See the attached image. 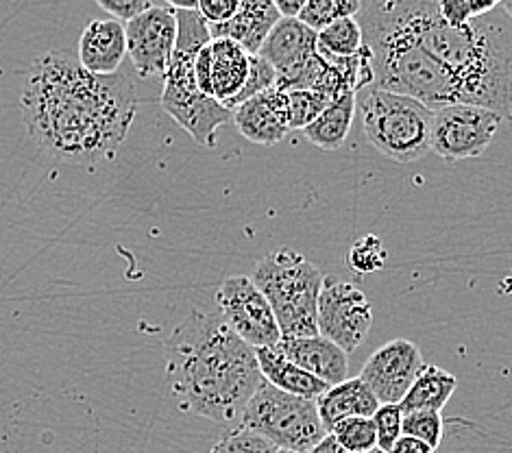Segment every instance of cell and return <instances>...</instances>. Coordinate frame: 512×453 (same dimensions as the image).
<instances>
[{
    "label": "cell",
    "mask_w": 512,
    "mask_h": 453,
    "mask_svg": "<svg viewBox=\"0 0 512 453\" xmlns=\"http://www.w3.org/2000/svg\"><path fill=\"white\" fill-rule=\"evenodd\" d=\"M29 138L59 162L114 159L138 112L133 81L116 72L90 75L64 51L42 55L24 79L20 99Z\"/></svg>",
    "instance_id": "obj_1"
},
{
    "label": "cell",
    "mask_w": 512,
    "mask_h": 453,
    "mask_svg": "<svg viewBox=\"0 0 512 453\" xmlns=\"http://www.w3.org/2000/svg\"><path fill=\"white\" fill-rule=\"evenodd\" d=\"M377 11L438 64L456 75L469 105L491 109L502 120L512 107L510 3L499 0L491 14L451 27L436 0H384Z\"/></svg>",
    "instance_id": "obj_2"
},
{
    "label": "cell",
    "mask_w": 512,
    "mask_h": 453,
    "mask_svg": "<svg viewBox=\"0 0 512 453\" xmlns=\"http://www.w3.org/2000/svg\"><path fill=\"white\" fill-rule=\"evenodd\" d=\"M166 382L177 408L203 419H240L262 375L255 349L218 312L192 310L166 340Z\"/></svg>",
    "instance_id": "obj_3"
},
{
    "label": "cell",
    "mask_w": 512,
    "mask_h": 453,
    "mask_svg": "<svg viewBox=\"0 0 512 453\" xmlns=\"http://www.w3.org/2000/svg\"><path fill=\"white\" fill-rule=\"evenodd\" d=\"M251 281L273 310L282 338L316 336V308L325 275L306 255L279 249L262 257Z\"/></svg>",
    "instance_id": "obj_4"
},
{
    "label": "cell",
    "mask_w": 512,
    "mask_h": 453,
    "mask_svg": "<svg viewBox=\"0 0 512 453\" xmlns=\"http://www.w3.org/2000/svg\"><path fill=\"white\" fill-rule=\"evenodd\" d=\"M434 112L408 96L375 90L362 101V127L367 140L397 164L419 162L430 153Z\"/></svg>",
    "instance_id": "obj_5"
},
{
    "label": "cell",
    "mask_w": 512,
    "mask_h": 453,
    "mask_svg": "<svg viewBox=\"0 0 512 453\" xmlns=\"http://www.w3.org/2000/svg\"><path fill=\"white\" fill-rule=\"evenodd\" d=\"M240 423L271 440L277 449L295 453H306L327 436L316 401L286 395L264 379L242 410Z\"/></svg>",
    "instance_id": "obj_6"
},
{
    "label": "cell",
    "mask_w": 512,
    "mask_h": 453,
    "mask_svg": "<svg viewBox=\"0 0 512 453\" xmlns=\"http://www.w3.org/2000/svg\"><path fill=\"white\" fill-rule=\"evenodd\" d=\"M199 53L173 51L164 75L162 109L177 125L190 133V138L205 149L216 146V131L231 122V112L221 103L197 90L194 81V59Z\"/></svg>",
    "instance_id": "obj_7"
},
{
    "label": "cell",
    "mask_w": 512,
    "mask_h": 453,
    "mask_svg": "<svg viewBox=\"0 0 512 453\" xmlns=\"http://www.w3.org/2000/svg\"><path fill=\"white\" fill-rule=\"evenodd\" d=\"M499 118L478 105H449L436 109L430 129V151L445 162L480 157L489 149L499 129Z\"/></svg>",
    "instance_id": "obj_8"
},
{
    "label": "cell",
    "mask_w": 512,
    "mask_h": 453,
    "mask_svg": "<svg viewBox=\"0 0 512 453\" xmlns=\"http://www.w3.org/2000/svg\"><path fill=\"white\" fill-rule=\"evenodd\" d=\"M214 301L218 316L251 349L275 347L282 340L271 305H268L262 292L255 288L251 277H227L218 286Z\"/></svg>",
    "instance_id": "obj_9"
},
{
    "label": "cell",
    "mask_w": 512,
    "mask_h": 453,
    "mask_svg": "<svg viewBox=\"0 0 512 453\" xmlns=\"http://www.w3.org/2000/svg\"><path fill=\"white\" fill-rule=\"evenodd\" d=\"M373 323V305L360 288L325 279L316 308V332L345 353L356 351Z\"/></svg>",
    "instance_id": "obj_10"
},
{
    "label": "cell",
    "mask_w": 512,
    "mask_h": 453,
    "mask_svg": "<svg viewBox=\"0 0 512 453\" xmlns=\"http://www.w3.org/2000/svg\"><path fill=\"white\" fill-rule=\"evenodd\" d=\"M127 55L140 77H164L175 48V11L153 3L149 11L125 24Z\"/></svg>",
    "instance_id": "obj_11"
},
{
    "label": "cell",
    "mask_w": 512,
    "mask_h": 453,
    "mask_svg": "<svg viewBox=\"0 0 512 453\" xmlns=\"http://www.w3.org/2000/svg\"><path fill=\"white\" fill-rule=\"evenodd\" d=\"M423 364L421 349L410 340L397 338L369 355V360L362 366L360 382L371 390L380 406L399 403Z\"/></svg>",
    "instance_id": "obj_12"
},
{
    "label": "cell",
    "mask_w": 512,
    "mask_h": 453,
    "mask_svg": "<svg viewBox=\"0 0 512 453\" xmlns=\"http://www.w3.org/2000/svg\"><path fill=\"white\" fill-rule=\"evenodd\" d=\"M231 122L253 144L273 146L290 133L286 92L273 88L231 109Z\"/></svg>",
    "instance_id": "obj_13"
},
{
    "label": "cell",
    "mask_w": 512,
    "mask_h": 453,
    "mask_svg": "<svg viewBox=\"0 0 512 453\" xmlns=\"http://www.w3.org/2000/svg\"><path fill=\"white\" fill-rule=\"evenodd\" d=\"M275 349L286 360L299 366L301 371L321 379L329 388L345 382L349 375L347 353L319 334L306 338H282L275 345Z\"/></svg>",
    "instance_id": "obj_14"
},
{
    "label": "cell",
    "mask_w": 512,
    "mask_h": 453,
    "mask_svg": "<svg viewBox=\"0 0 512 453\" xmlns=\"http://www.w3.org/2000/svg\"><path fill=\"white\" fill-rule=\"evenodd\" d=\"M127 57L125 24L114 18L92 20L83 29L79 40L77 61L83 70L96 77L116 75Z\"/></svg>",
    "instance_id": "obj_15"
},
{
    "label": "cell",
    "mask_w": 512,
    "mask_h": 453,
    "mask_svg": "<svg viewBox=\"0 0 512 453\" xmlns=\"http://www.w3.org/2000/svg\"><path fill=\"white\" fill-rule=\"evenodd\" d=\"M279 22L273 0H238L236 14L223 24H212V40L236 42L247 55H258L266 35Z\"/></svg>",
    "instance_id": "obj_16"
},
{
    "label": "cell",
    "mask_w": 512,
    "mask_h": 453,
    "mask_svg": "<svg viewBox=\"0 0 512 453\" xmlns=\"http://www.w3.org/2000/svg\"><path fill=\"white\" fill-rule=\"evenodd\" d=\"M316 53V33L297 18H279L273 31L266 35L258 55L273 66L277 75L297 68Z\"/></svg>",
    "instance_id": "obj_17"
},
{
    "label": "cell",
    "mask_w": 512,
    "mask_h": 453,
    "mask_svg": "<svg viewBox=\"0 0 512 453\" xmlns=\"http://www.w3.org/2000/svg\"><path fill=\"white\" fill-rule=\"evenodd\" d=\"M380 408V403L373 397L371 390L360 382V377L345 379L332 388H327L325 393L316 399V412L325 434L340 421L351 419V416H371Z\"/></svg>",
    "instance_id": "obj_18"
},
{
    "label": "cell",
    "mask_w": 512,
    "mask_h": 453,
    "mask_svg": "<svg viewBox=\"0 0 512 453\" xmlns=\"http://www.w3.org/2000/svg\"><path fill=\"white\" fill-rule=\"evenodd\" d=\"M212 68V99L231 109L236 96L245 85L249 72V55L231 40H212L210 44Z\"/></svg>",
    "instance_id": "obj_19"
},
{
    "label": "cell",
    "mask_w": 512,
    "mask_h": 453,
    "mask_svg": "<svg viewBox=\"0 0 512 453\" xmlns=\"http://www.w3.org/2000/svg\"><path fill=\"white\" fill-rule=\"evenodd\" d=\"M255 360H258L260 375L264 382H268L277 390H282L286 395L316 401L329 388L321 379L308 375L306 371H301L299 366L286 360L275 347L255 349Z\"/></svg>",
    "instance_id": "obj_20"
},
{
    "label": "cell",
    "mask_w": 512,
    "mask_h": 453,
    "mask_svg": "<svg viewBox=\"0 0 512 453\" xmlns=\"http://www.w3.org/2000/svg\"><path fill=\"white\" fill-rule=\"evenodd\" d=\"M434 453H512L510 440L471 419H445L443 440Z\"/></svg>",
    "instance_id": "obj_21"
},
{
    "label": "cell",
    "mask_w": 512,
    "mask_h": 453,
    "mask_svg": "<svg viewBox=\"0 0 512 453\" xmlns=\"http://www.w3.org/2000/svg\"><path fill=\"white\" fill-rule=\"evenodd\" d=\"M458 379L449 371H443L436 364H423L419 375L414 377L412 386L397 406L401 412H417V410H434L441 412L451 395L456 393Z\"/></svg>",
    "instance_id": "obj_22"
},
{
    "label": "cell",
    "mask_w": 512,
    "mask_h": 453,
    "mask_svg": "<svg viewBox=\"0 0 512 453\" xmlns=\"http://www.w3.org/2000/svg\"><path fill=\"white\" fill-rule=\"evenodd\" d=\"M353 114H356V94H345L329 103L306 129H301L303 138L323 151H338L345 144Z\"/></svg>",
    "instance_id": "obj_23"
},
{
    "label": "cell",
    "mask_w": 512,
    "mask_h": 453,
    "mask_svg": "<svg viewBox=\"0 0 512 453\" xmlns=\"http://www.w3.org/2000/svg\"><path fill=\"white\" fill-rule=\"evenodd\" d=\"M364 46L362 29L356 18H343L316 33V51L332 57H351Z\"/></svg>",
    "instance_id": "obj_24"
},
{
    "label": "cell",
    "mask_w": 512,
    "mask_h": 453,
    "mask_svg": "<svg viewBox=\"0 0 512 453\" xmlns=\"http://www.w3.org/2000/svg\"><path fill=\"white\" fill-rule=\"evenodd\" d=\"M327 434L336 440L345 453H364L377 447L375 427L367 416H351V419L336 423Z\"/></svg>",
    "instance_id": "obj_25"
},
{
    "label": "cell",
    "mask_w": 512,
    "mask_h": 453,
    "mask_svg": "<svg viewBox=\"0 0 512 453\" xmlns=\"http://www.w3.org/2000/svg\"><path fill=\"white\" fill-rule=\"evenodd\" d=\"M386 260L388 251L384 247V242L382 238H377L373 234L356 240V244H351V249L347 253V266L358 275H373L377 271H382Z\"/></svg>",
    "instance_id": "obj_26"
},
{
    "label": "cell",
    "mask_w": 512,
    "mask_h": 453,
    "mask_svg": "<svg viewBox=\"0 0 512 453\" xmlns=\"http://www.w3.org/2000/svg\"><path fill=\"white\" fill-rule=\"evenodd\" d=\"M443 425H445V419L441 416V412H434V410L406 412L404 419H401V434L417 438L421 443L436 449L443 440Z\"/></svg>",
    "instance_id": "obj_27"
},
{
    "label": "cell",
    "mask_w": 512,
    "mask_h": 453,
    "mask_svg": "<svg viewBox=\"0 0 512 453\" xmlns=\"http://www.w3.org/2000/svg\"><path fill=\"white\" fill-rule=\"evenodd\" d=\"M288 114H290V131L306 129L310 122L319 116L323 109L332 103L325 94L316 90H290L286 92Z\"/></svg>",
    "instance_id": "obj_28"
},
{
    "label": "cell",
    "mask_w": 512,
    "mask_h": 453,
    "mask_svg": "<svg viewBox=\"0 0 512 453\" xmlns=\"http://www.w3.org/2000/svg\"><path fill=\"white\" fill-rule=\"evenodd\" d=\"M277 451L279 449L271 443V440L240 425L236 430L227 432L221 440H218L210 453H277Z\"/></svg>",
    "instance_id": "obj_29"
},
{
    "label": "cell",
    "mask_w": 512,
    "mask_h": 453,
    "mask_svg": "<svg viewBox=\"0 0 512 453\" xmlns=\"http://www.w3.org/2000/svg\"><path fill=\"white\" fill-rule=\"evenodd\" d=\"M497 7L499 0H443L438 3V14L451 27H460V24L491 14Z\"/></svg>",
    "instance_id": "obj_30"
},
{
    "label": "cell",
    "mask_w": 512,
    "mask_h": 453,
    "mask_svg": "<svg viewBox=\"0 0 512 453\" xmlns=\"http://www.w3.org/2000/svg\"><path fill=\"white\" fill-rule=\"evenodd\" d=\"M275 81H277V72L273 70V66L268 64V61H264L260 55H249L247 79H245V85H242L240 94L236 96L234 103H231V109L238 107L240 103L253 99V96L271 90ZM231 109H229V112H231Z\"/></svg>",
    "instance_id": "obj_31"
},
{
    "label": "cell",
    "mask_w": 512,
    "mask_h": 453,
    "mask_svg": "<svg viewBox=\"0 0 512 453\" xmlns=\"http://www.w3.org/2000/svg\"><path fill=\"white\" fill-rule=\"evenodd\" d=\"M401 419H404V412L399 410L397 403H386V406L375 410L371 421L375 427L377 449L388 453L390 447L395 445V440L401 436Z\"/></svg>",
    "instance_id": "obj_32"
},
{
    "label": "cell",
    "mask_w": 512,
    "mask_h": 453,
    "mask_svg": "<svg viewBox=\"0 0 512 453\" xmlns=\"http://www.w3.org/2000/svg\"><path fill=\"white\" fill-rule=\"evenodd\" d=\"M297 20L303 24V27H308L310 31L321 33L323 29L329 27V24L340 20L336 0H306L299 11Z\"/></svg>",
    "instance_id": "obj_33"
},
{
    "label": "cell",
    "mask_w": 512,
    "mask_h": 453,
    "mask_svg": "<svg viewBox=\"0 0 512 453\" xmlns=\"http://www.w3.org/2000/svg\"><path fill=\"white\" fill-rule=\"evenodd\" d=\"M99 7L118 22H131L153 7V0H99Z\"/></svg>",
    "instance_id": "obj_34"
},
{
    "label": "cell",
    "mask_w": 512,
    "mask_h": 453,
    "mask_svg": "<svg viewBox=\"0 0 512 453\" xmlns=\"http://www.w3.org/2000/svg\"><path fill=\"white\" fill-rule=\"evenodd\" d=\"M236 9H238V0H199L197 5L199 16L207 22V27L227 22L236 14Z\"/></svg>",
    "instance_id": "obj_35"
},
{
    "label": "cell",
    "mask_w": 512,
    "mask_h": 453,
    "mask_svg": "<svg viewBox=\"0 0 512 453\" xmlns=\"http://www.w3.org/2000/svg\"><path fill=\"white\" fill-rule=\"evenodd\" d=\"M388 453H434V449L428 447L425 443H421V440H417V438L401 434L395 440V445L390 447Z\"/></svg>",
    "instance_id": "obj_36"
},
{
    "label": "cell",
    "mask_w": 512,
    "mask_h": 453,
    "mask_svg": "<svg viewBox=\"0 0 512 453\" xmlns=\"http://www.w3.org/2000/svg\"><path fill=\"white\" fill-rule=\"evenodd\" d=\"M279 18H297L306 0H273Z\"/></svg>",
    "instance_id": "obj_37"
},
{
    "label": "cell",
    "mask_w": 512,
    "mask_h": 453,
    "mask_svg": "<svg viewBox=\"0 0 512 453\" xmlns=\"http://www.w3.org/2000/svg\"><path fill=\"white\" fill-rule=\"evenodd\" d=\"M306 453H345L343 449H340V445L336 443V440L332 436H325L321 443H316L312 449H308Z\"/></svg>",
    "instance_id": "obj_38"
},
{
    "label": "cell",
    "mask_w": 512,
    "mask_h": 453,
    "mask_svg": "<svg viewBox=\"0 0 512 453\" xmlns=\"http://www.w3.org/2000/svg\"><path fill=\"white\" fill-rule=\"evenodd\" d=\"M364 453H384V451H380V449L375 447V449H371V451H364Z\"/></svg>",
    "instance_id": "obj_39"
},
{
    "label": "cell",
    "mask_w": 512,
    "mask_h": 453,
    "mask_svg": "<svg viewBox=\"0 0 512 453\" xmlns=\"http://www.w3.org/2000/svg\"><path fill=\"white\" fill-rule=\"evenodd\" d=\"M277 453H295V451H286V449H279Z\"/></svg>",
    "instance_id": "obj_40"
}]
</instances>
